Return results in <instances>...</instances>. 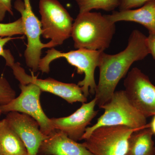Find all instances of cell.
<instances>
[{
  "label": "cell",
  "instance_id": "obj_1",
  "mask_svg": "<svg viewBox=\"0 0 155 155\" xmlns=\"http://www.w3.org/2000/svg\"><path fill=\"white\" fill-rule=\"evenodd\" d=\"M150 54L147 37L138 30L130 34L127 46L122 51L113 55L103 52L94 97L99 107L111 98L119 81L127 75L132 64Z\"/></svg>",
  "mask_w": 155,
  "mask_h": 155
},
{
  "label": "cell",
  "instance_id": "obj_2",
  "mask_svg": "<svg viewBox=\"0 0 155 155\" xmlns=\"http://www.w3.org/2000/svg\"><path fill=\"white\" fill-rule=\"evenodd\" d=\"M116 31L115 23L100 13H79L72 26L75 48L104 51L110 47Z\"/></svg>",
  "mask_w": 155,
  "mask_h": 155
},
{
  "label": "cell",
  "instance_id": "obj_3",
  "mask_svg": "<svg viewBox=\"0 0 155 155\" xmlns=\"http://www.w3.org/2000/svg\"><path fill=\"white\" fill-rule=\"evenodd\" d=\"M103 52L79 49L63 53L52 48L46 52L45 57L41 59L39 70L43 73H48L50 64L52 61L59 58H65L69 64L76 68L78 74H84L83 80L79 81L77 84L84 96L87 97L90 94H95L97 84L95 80V70L99 65Z\"/></svg>",
  "mask_w": 155,
  "mask_h": 155
},
{
  "label": "cell",
  "instance_id": "obj_4",
  "mask_svg": "<svg viewBox=\"0 0 155 155\" xmlns=\"http://www.w3.org/2000/svg\"><path fill=\"white\" fill-rule=\"evenodd\" d=\"M100 108L104 110V113L94 125L87 127L82 140L86 139L96 129L103 126H125L136 129L149 127L146 117L130 103L125 90L115 91L111 98Z\"/></svg>",
  "mask_w": 155,
  "mask_h": 155
},
{
  "label": "cell",
  "instance_id": "obj_5",
  "mask_svg": "<svg viewBox=\"0 0 155 155\" xmlns=\"http://www.w3.org/2000/svg\"><path fill=\"white\" fill-rule=\"evenodd\" d=\"M41 35L51 39L45 48H54L63 44L71 36L73 18L58 0H40Z\"/></svg>",
  "mask_w": 155,
  "mask_h": 155
},
{
  "label": "cell",
  "instance_id": "obj_6",
  "mask_svg": "<svg viewBox=\"0 0 155 155\" xmlns=\"http://www.w3.org/2000/svg\"><path fill=\"white\" fill-rule=\"evenodd\" d=\"M133 129L125 126H103L94 130L82 144L94 155H125Z\"/></svg>",
  "mask_w": 155,
  "mask_h": 155
},
{
  "label": "cell",
  "instance_id": "obj_7",
  "mask_svg": "<svg viewBox=\"0 0 155 155\" xmlns=\"http://www.w3.org/2000/svg\"><path fill=\"white\" fill-rule=\"evenodd\" d=\"M21 93L10 103L0 106L2 114L18 112L31 116L38 122L45 135H49L55 130L51 119L46 116L42 108L40 96L42 91L36 84L30 83L19 84Z\"/></svg>",
  "mask_w": 155,
  "mask_h": 155
},
{
  "label": "cell",
  "instance_id": "obj_8",
  "mask_svg": "<svg viewBox=\"0 0 155 155\" xmlns=\"http://www.w3.org/2000/svg\"><path fill=\"white\" fill-rule=\"evenodd\" d=\"M14 8L21 14L24 35L27 38V44L24 52L25 63L32 72L39 70L41 51L45 44L41 41V21L32 11L30 0H17L14 4Z\"/></svg>",
  "mask_w": 155,
  "mask_h": 155
},
{
  "label": "cell",
  "instance_id": "obj_9",
  "mask_svg": "<svg viewBox=\"0 0 155 155\" xmlns=\"http://www.w3.org/2000/svg\"><path fill=\"white\" fill-rule=\"evenodd\" d=\"M125 91L129 101L146 118L155 114V86L149 78L134 67L124 81Z\"/></svg>",
  "mask_w": 155,
  "mask_h": 155
},
{
  "label": "cell",
  "instance_id": "obj_10",
  "mask_svg": "<svg viewBox=\"0 0 155 155\" xmlns=\"http://www.w3.org/2000/svg\"><path fill=\"white\" fill-rule=\"evenodd\" d=\"M13 74L20 84L31 83L36 84L42 92H47L58 96L70 104L86 103L87 97L84 96L80 87L74 83H66L51 78L42 79L26 74L25 70L19 63H14L11 67Z\"/></svg>",
  "mask_w": 155,
  "mask_h": 155
},
{
  "label": "cell",
  "instance_id": "obj_11",
  "mask_svg": "<svg viewBox=\"0 0 155 155\" xmlns=\"http://www.w3.org/2000/svg\"><path fill=\"white\" fill-rule=\"evenodd\" d=\"M96 105V101L94 98L90 102L83 103L79 109L70 116L51 118L54 128L62 131L75 141L82 140L87 126L97 115L98 111L95 110Z\"/></svg>",
  "mask_w": 155,
  "mask_h": 155
},
{
  "label": "cell",
  "instance_id": "obj_12",
  "mask_svg": "<svg viewBox=\"0 0 155 155\" xmlns=\"http://www.w3.org/2000/svg\"><path fill=\"white\" fill-rule=\"evenodd\" d=\"M10 127L19 136L29 155H37L42 142L47 138L39 125L31 116L18 112L8 113L5 118Z\"/></svg>",
  "mask_w": 155,
  "mask_h": 155
},
{
  "label": "cell",
  "instance_id": "obj_13",
  "mask_svg": "<svg viewBox=\"0 0 155 155\" xmlns=\"http://www.w3.org/2000/svg\"><path fill=\"white\" fill-rule=\"evenodd\" d=\"M38 153L43 155H94L82 143L55 129L42 142Z\"/></svg>",
  "mask_w": 155,
  "mask_h": 155
},
{
  "label": "cell",
  "instance_id": "obj_14",
  "mask_svg": "<svg viewBox=\"0 0 155 155\" xmlns=\"http://www.w3.org/2000/svg\"><path fill=\"white\" fill-rule=\"evenodd\" d=\"M111 22L119 21L137 22L144 26L149 33L155 34V0L146 3L135 10L114 11L110 15H106Z\"/></svg>",
  "mask_w": 155,
  "mask_h": 155
},
{
  "label": "cell",
  "instance_id": "obj_15",
  "mask_svg": "<svg viewBox=\"0 0 155 155\" xmlns=\"http://www.w3.org/2000/svg\"><path fill=\"white\" fill-rule=\"evenodd\" d=\"M25 145L6 119L0 121V155H25Z\"/></svg>",
  "mask_w": 155,
  "mask_h": 155
},
{
  "label": "cell",
  "instance_id": "obj_16",
  "mask_svg": "<svg viewBox=\"0 0 155 155\" xmlns=\"http://www.w3.org/2000/svg\"><path fill=\"white\" fill-rule=\"evenodd\" d=\"M153 135L149 127L134 131L128 138L125 155H155Z\"/></svg>",
  "mask_w": 155,
  "mask_h": 155
},
{
  "label": "cell",
  "instance_id": "obj_17",
  "mask_svg": "<svg viewBox=\"0 0 155 155\" xmlns=\"http://www.w3.org/2000/svg\"><path fill=\"white\" fill-rule=\"evenodd\" d=\"M79 13L90 12L94 9L106 11H114L120 5V0H75Z\"/></svg>",
  "mask_w": 155,
  "mask_h": 155
},
{
  "label": "cell",
  "instance_id": "obj_18",
  "mask_svg": "<svg viewBox=\"0 0 155 155\" xmlns=\"http://www.w3.org/2000/svg\"><path fill=\"white\" fill-rule=\"evenodd\" d=\"M18 35H24L22 18H19L11 23H0V37H11Z\"/></svg>",
  "mask_w": 155,
  "mask_h": 155
},
{
  "label": "cell",
  "instance_id": "obj_19",
  "mask_svg": "<svg viewBox=\"0 0 155 155\" xmlns=\"http://www.w3.org/2000/svg\"><path fill=\"white\" fill-rule=\"evenodd\" d=\"M15 90L5 77H0V106L10 103L16 97Z\"/></svg>",
  "mask_w": 155,
  "mask_h": 155
},
{
  "label": "cell",
  "instance_id": "obj_20",
  "mask_svg": "<svg viewBox=\"0 0 155 155\" xmlns=\"http://www.w3.org/2000/svg\"><path fill=\"white\" fill-rule=\"evenodd\" d=\"M12 39H13V38L11 37H0V56L4 58L6 61V65L10 67L15 63L14 59L10 51L5 50L4 47L6 44Z\"/></svg>",
  "mask_w": 155,
  "mask_h": 155
},
{
  "label": "cell",
  "instance_id": "obj_21",
  "mask_svg": "<svg viewBox=\"0 0 155 155\" xmlns=\"http://www.w3.org/2000/svg\"><path fill=\"white\" fill-rule=\"evenodd\" d=\"M153 0H120L119 11L130 10L142 7L146 3Z\"/></svg>",
  "mask_w": 155,
  "mask_h": 155
},
{
  "label": "cell",
  "instance_id": "obj_22",
  "mask_svg": "<svg viewBox=\"0 0 155 155\" xmlns=\"http://www.w3.org/2000/svg\"><path fill=\"white\" fill-rule=\"evenodd\" d=\"M11 0H0V22H2L7 12L14 15L12 10Z\"/></svg>",
  "mask_w": 155,
  "mask_h": 155
},
{
  "label": "cell",
  "instance_id": "obj_23",
  "mask_svg": "<svg viewBox=\"0 0 155 155\" xmlns=\"http://www.w3.org/2000/svg\"><path fill=\"white\" fill-rule=\"evenodd\" d=\"M147 38L150 54L155 60V34L149 33Z\"/></svg>",
  "mask_w": 155,
  "mask_h": 155
},
{
  "label": "cell",
  "instance_id": "obj_24",
  "mask_svg": "<svg viewBox=\"0 0 155 155\" xmlns=\"http://www.w3.org/2000/svg\"><path fill=\"white\" fill-rule=\"evenodd\" d=\"M148 126L153 135H155V114L153 116V119L151 122L148 124Z\"/></svg>",
  "mask_w": 155,
  "mask_h": 155
},
{
  "label": "cell",
  "instance_id": "obj_25",
  "mask_svg": "<svg viewBox=\"0 0 155 155\" xmlns=\"http://www.w3.org/2000/svg\"><path fill=\"white\" fill-rule=\"evenodd\" d=\"M2 110L0 109V116L2 115Z\"/></svg>",
  "mask_w": 155,
  "mask_h": 155
},
{
  "label": "cell",
  "instance_id": "obj_26",
  "mask_svg": "<svg viewBox=\"0 0 155 155\" xmlns=\"http://www.w3.org/2000/svg\"><path fill=\"white\" fill-rule=\"evenodd\" d=\"M37 155H43L40 154L38 153Z\"/></svg>",
  "mask_w": 155,
  "mask_h": 155
},
{
  "label": "cell",
  "instance_id": "obj_27",
  "mask_svg": "<svg viewBox=\"0 0 155 155\" xmlns=\"http://www.w3.org/2000/svg\"><path fill=\"white\" fill-rule=\"evenodd\" d=\"M25 155H28V153H27V154Z\"/></svg>",
  "mask_w": 155,
  "mask_h": 155
}]
</instances>
